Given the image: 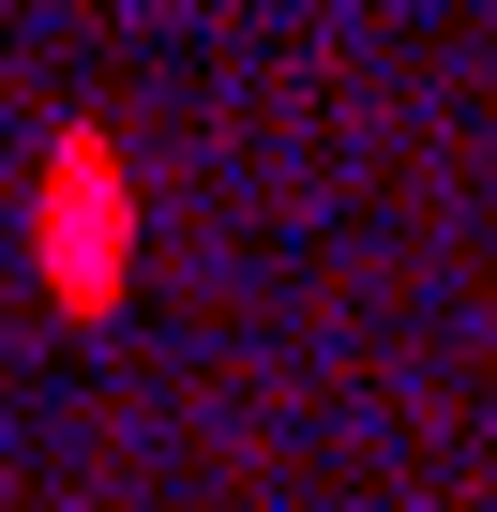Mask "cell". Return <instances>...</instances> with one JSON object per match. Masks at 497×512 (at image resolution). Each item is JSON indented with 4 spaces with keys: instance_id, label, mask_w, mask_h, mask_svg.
Returning a JSON list of instances; mask_svg holds the SVG:
<instances>
[{
    "instance_id": "obj_1",
    "label": "cell",
    "mask_w": 497,
    "mask_h": 512,
    "mask_svg": "<svg viewBox=\"0 0 497 512\" xmlns=\"http://www.w3.org/2000/svg\"><path fill=\"white\" fill-rule=\"evenodd\" d=\"M121 226H136V211H121V151L76 121V136L46 151V272H61V302H91V317L121 302V256H136Z\"/></svg>"
}]
</instances>
